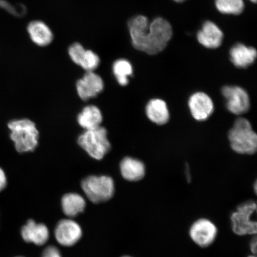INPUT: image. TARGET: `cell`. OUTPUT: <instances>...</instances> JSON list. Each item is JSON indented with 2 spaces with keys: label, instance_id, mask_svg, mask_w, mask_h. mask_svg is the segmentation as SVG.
Returning <instances> with one entry per match:
<instances>
[{
  "label": "cell",
  "instance_id": "cell-1",
  "mask_svg": "<svg viewBox=\"0 0 257 257\" xmlns=\"http://www.w3.org/2000/svg\"><path fill=\"white\" fill-rule=\"evenodd\" d=\"M128 26L134 47L150 55L165 49L172 36L171 25L161 18L150 23L146 16H137L128 21Z\"/></svg>",
  "mask_w": 257,
  "mask_h": 257
},
{
  "label": "cell",
  "instance_id": "cell-2",
  "mask_svg": "<svg viewBox=\"0 0 257 257\" xmlns=\"http://www.w3.org/2000/svg\"><path fill=\"white\" fill-rule=\"evenodd\" d=\"M229 140L234 152L242 154H253L257 149V136L250 122L239 118L229 131Z\"/></svg>",
  "mask_w": 257,
  "mask_h": 257
},
{
  "label": "cell",
  "instance_id": "cell-3",
  "mask_svg": "<svg viewBox=\"0 0 257 257\" xmlns=\"http://www.w3.org/2000/svg\"><path fill=\"white\" fill-rule=\"evenodd\" d=\"M8 127L18 152H33L36 149L39 133L33 121L29 119L12 120L9 122Z\"/></svg>",
  "mask_w": 257,
  "mask_h": 257
},
{
  "label": "cell",
  "instance_id": "cell-4",
  "mask_svg": "<svg viewBox=\"0 0 257 257\" xmlns=\"http://www.w3.org/2000/svg\"><path fill=\"white\" fill-rule=\"evenodd\" d=\"M256 211V202L248 201L237 207L230 216L231 227L234 234L243 236L255 235L257 223L252 217Z\"/></svg>",
  "mask_w": 257,
  "mask_h": 257
},
{
  "label": "cell",
  "instance_id": "cell-5",
  "mask_svg": "<svg viewBox=\"0 0 257 257\" xmlns=\"http://www.w3.org/2000/svg\"><path fill=\"white\" fill-rule=\"evenodd\" d=\"M107 136L105 128L99 126L81 135L78 138V144L93 159L101 160L111 148Z\"/></svg>",
  "mask_w": 257,
  "mask_h": 257
},
{
  "label": "cell",
  "instance_id": "cell-6",
  "mask_svg": "<svg viewBox=\"0 0 257 257\" xmlns=\"http://www.w3.org/2000/svg\"><path fill=\"white\" fill-rule=\"evenodd\" d=\"M82 188L86 197L94 203L110 200L114 193L113 180L107 176H88L83 180Z\"/></svg>",
  "mask_w": 257,
  "mask_h": 257
},
{
  "label": "cell",
  "instance_id": "cell-7",
  "mask_svg": "<svg viewBox=\"0 0 257 257\" xmlns=\"http://www.w3.org/2000/svg\"><path fill=\"white\" fill-rule=\"evenodd\" d=\"M218 233L216 225L205 218H199L194 221L189 230V236L196 245L207 248L213 244Z\"/></svg>",
  "mask_w": 257,
  "mask_h": 257
},
{
  "label": "cell",
  "instance_id": "cell-8",
  "mask_svg": "<svg viewBox=\"0 0 257 257\" xmlns=\"http://www.w3.org/2000/svg\"><path fill=\"white\" fill-rule=\"evenodd\" d=\"M222 94L226 99L227 110L232 113L240 115L249 110V98L245 90L239 86H224Z\"/></svg>",
  "mask_w": 257,
  "mask_h": 257
},
{
  "label": "cell",
  "instance_id": "cell-9",
  "mask_svg": "<svg viewBox=\"0 0 257 257\" xmlns=\"http://www.w3.org/2000/svg\"><path fill=\"white\" fill-rule=\"evenodd\" d=\"M82 234L81 227L76 221L64 219L59 221L55 230L56 240L61 245L70 246L78 242Z\"/></svg>",
  "mask_w": 257,
  "mask_h": 257
},
{
  "label": "cell",
  "instance_id": "cell-10",
  "mask_svg": "<svg viewBox=\"0 0 257 257\" xmlns=\"http://www.w3.org/2000/svg\"><path fill=\"white\" fill-rule=\"evenodd\" d=\"M80 98L84 101L95 97L104 89V82L101 76L94 72H87L76 84Z\"/></svg>",
  "mask_w": 257,
  "mask_h": 257
},
{
  "label": "cell",
  "instance_id": "cell-11",
  "mask_svg": "<svg viewBox=\"0 0 257 257\" xmlns=\"http://www.w3.org/2000/svg\"><path fill=\"white\" fill-rule=\"evenodd\" d=\"M188 105L192 116L198 121L207 120L214 111L213 101L204 92L193 94L189 98Z\"/></svg>",
  "mask_w": 257,
  "mask_h": 257
},
{
  "label": "cell",
  "instance_id": "cell-12",
  "mask_svg": "<svg viewBox=\"0 0 257 257\" xmlns=\"http://www.w3.org/2000/svg\"><path fill=\"white\" fill-rule=\"evenodd\" d=\"M197 39L202 46L215 49L222 44L223 34L217 26L210 21L205 22L198 32Z\"/></svg>",
  "mask_w": 257,
  "mask_h": 257
},
{
  "label": "cell",
  "instance_id": "cell-13",
  "mask_svg": "<svg viewBox=\"0 0 257 257\" xmlns=\"http://www.w3.org/2000/svg\"><path fill=\"white\" fill-rule=\"evenodd\" d=\"M22 236L26 242L34 243L37 245H43L49 238V231L46 225L37 223L30 220L22 227Z\"/></svg>",
  "mask_w": 257,
  "mask_h": 257
},
{
  "label": "cell",
  "instance_id": "cell-14",
  "mask_svg": "<svg viewBox=\"0 0 257 257\" xmlns=\"http://www.w3.org/2000/svg\"><path fill=\"white\" fill-rule=\"evenodd\" d=\"M230 60L238 68H247L254 63L256 50L253 47H246L242 44H236L230 51Z\"/></svg>",
  "mask_w": 257,
  "mask_h": 257
},
{
  "label": "cell",
  "instance_id": "cell-15",
  "mask_svg": "<svg viewBox=\"0 0 257 257\" xmlns=\"http://www.w3.org/2000/svg\"><path fill=\"white\" fill-rule=\"evenodd\" d=\"M27 30L31 40L38 46H47L53 40L52 31L43 22H31L28 26Z\"/></svg>",
  "mask_w": 257,
  "mask_h": 257
},
{
  "label": "cell",
  "instance_id": "cell-16",
  "mask_svg": "<svg viewBox=\"0 0 257 257\" xmlns=\"http://www.w3.org/2000/svg\"><path fill=\"white\" fill-rule=\"evenodd\" d=\"M120 170L122 176L128 181H139L146 173L144 164L141 161L126 157L121 161Z\"/></svg>",
  "mask_w": 257,
  "mask_h": 257
},
{
  "label": "cell",
  "instance_id": "cell-17",
  "mask_svg": "<svg viewBox=\"0 0 257 257\" xmlns=\"http://www.w3.org/2000/svg\"><path fill=\"white\" fill-rule=\"evenodd\" d=\"M146 113L149 119L157 124H165L169 120L168 105L162 99H152L147 105Z\"/></svg>",
  "mask_w": 257,
  "mask_h": 257
},
{
  "label": "cell",
  "instance_id": "cell-18",
  "mask_svg": "<svg viewBox=\"0 0 257 257\" xmlns=\"http://www.w3.org/2000/svg\"><path fill=\"white\" fill-rule=\"evenodd\" d=\"M102 121V114L98 107L94 105H88L83 108L78 117L80 126L86 131L94 130L100 126Z\"/></svg>",
  "mask_w": 257,
  "mask_h": 257
},
{
  "label": "cell",
  "instance_id": "cell-19",
  "mask_svg": "<svg viewBox=\"0 0 257 257\" xmlns=\"http://www.w3.org/2000/svg\"><path fill=\"white\" fill-rule=\"evenodd\" d=\"M62 205L64 213L69 217H75L84 210L86 202L81 195L75 193L64 195Z\"/></svg>",
  "mask_w": 257,
  "mask_h": 257
},
{
  "label": "cell",
  "instance_id": "cell-20",
  "mask_svg": "<svg viewBox=\"0 0 257 257\" xmlns=\"http://www.w3.org/2000/svg\"><path fill=\"white\" fill-rule=\"evenodd\" d=\"M112 72L118 83L121 86H126L128 83V77L133 75V68L128 61L119 59L114 63Z\"/></svg>",
  "mask_w": 257,
  "mask_h": 257
},
{
  "label": "cell",
  "instance_id": "cell-21",
  "mask_svg": "<svg viewBox=\"0 0 257 257\" xmlns=\"http://www.w3.org/2000/svg\"><path fill=\"white\" fill-rule=\"evenodd\" d=\"M218 11L223 14L238 15L244 9L243 0H216Z\"/></svg>",
  "mask_w": 257,
  "mask_h": 257
},
{
  "label": "cell",
  "instance_id": "cell-22",
  "mask_svg": "<svg viewBox=\"0 0 257 257\" xmlns=\"http://www.w3.org/2000/svg\"><path fill=\"white\" fill-rule=\"evenodd\" d=\"M99 63L100 59L97 54L91 50H86L79 66L87 72H93L97 68Z\"/></svg>",
  "mask_w": 257,
  "mask_h": 257
},
{
  "label": "cell",
  "instance_id": "cell-23",
  "mask_svg": "<svg viewBox=\"0 0 257 257\" xmlns=\"http://www.w3.org/2000/svg\"><path fill=\"white\" fill-rule=\"evenodd\" d=\"M85 51L84 47L81 44L78 43L73 44L69 48V54L70 59L74 63L79 65Z\"/></svg>",
  "mask_w": 257,
  "mask_h": 257
},
{
  "label": "cell",
  "instance_id": "cell-24",
  "mask_svg": "<svg viewBox=\"0 0 257 257\" xmlns=\"http://www.w3.org/2000/svg\"><path fill=\"white\" fill-rule=\"evenodd\" d=\"M42 257H62V255L56 247L50 246L44 250Z\"/></svg>",
  "mask_w": 257,
  "mask_h": 257
},
{
  "label": "cell",
  "instance_id": "cell-25",
  "mask_svg": "<svg viewBox=\"0 0 257 257\" xmlns=\"http://www.w3.org/2000/svg\"><path fill=\"white\" fill-rule=\"evenodd\" d=\"M7 178L4 170L0 168V192L2 191L3 189L6 188L7 185Z\"/></svg>",
  "mask_w": 257,
  "mask_h": 257
},
{
  "label": "cell",
  "instance_id": "cell-26",
  "mask_svg": "<svg viewBox=\"0 0 257 257\" xmlns=\"http://www.w3.org/2000/svg\"><path fill=\"white\" fill-rule=\"evenodd\" d=\"M249 243V249L251 254L256 255L257 252V240L255 236L252 237Z\"/></svg>",
  "mask_w": 257,
  "mask_h": 257
},
{
  "label": "cell",
  "instance_id": "cell-27",
  "mask_svg": "<svg viewBox=\"0 0 257 257\" xmlns=\"http://www.w3.org/2000/svg\"><path fill=\"white\" fill-rule=\"evenodd\" d=\"M174 1L178 3H182L186 1V0H174Z\"/></svg>",
  "mask_w": 257,
  "mask_h": 257
},
{
  "label": "cell",
  "instance_id": "cell-28",
  "mask_svg": "<svg viewBox=\"0 0 257 257\" xmlns=\"http://www.w3.org/2000/svg\"><path fill=\"white\" fill-rule=\"evenodd\" d=\"M247 257H256V255L250 254Z\"/></svg>",
  "mask_w": 257,
  "mask_h": 257
},
{
  "label": "cell",
  "instance_id": "cell-29",
  "mask_svg": "<svg viewBox=\"0 0 257 257\" xmlns=\"http://www.w3.org/2000/svg\"><path fill=\"white\" fill-rule=\"evenodd\" d=\"M250 1H251L253 3H256V0H250Z\"/></svg>",
  "mask_w": 257,
  "mask_h": 257
},
{
  "label": "cell",
  "instance_id": "cell-30",
  "mask_svg": "<svg viewBox=\"0 0 257 257\" xmlns=\"http://www.w3.org/2000/svg\"><path fill=\"white\" fill-rule=\"evenodd\" d=\"M122 257H132V256H122Z\"/></svg>",
  "mask_w": 257,
  "mask_h": 257
},
{
  "label": "cell",
  "instance_id": "cell-31",
  "mask_svg": "<svg viewBox=\"0 0 257 257\" xmlns=\"http://www.w3.org/2000/svg\"><path fill=\"white\" fill-rule=\"evenodd\" d=\"M19 257H22V256H19Z\"/></svg>",
  "mask_w": 257,
  "mask_h": 257
}]
</instances>
